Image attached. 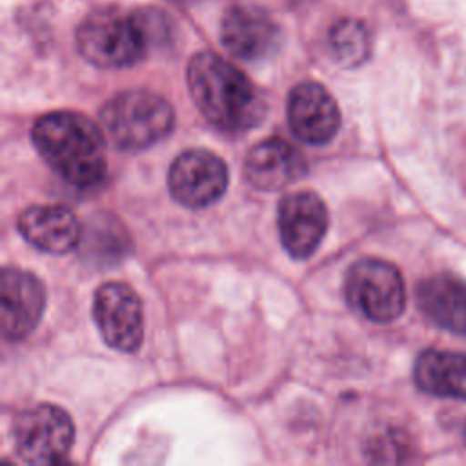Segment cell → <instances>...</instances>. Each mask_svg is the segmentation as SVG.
I'll return each instance as SVG.
<instances>
[{"label":"cell","mask_w":466,"mask_h":466,"mask_svg":"<svg viewBox=\"0 0 466 466\" xmlns=\"http://www.w3.org/2000/svg\"><path fill=\"white\" fill-rule=\"evenodd\" d=\"M413 377L417 386L431 395L466 399V355L428 350L419 355Z\"/></svg>","instance_id":"cell-16"},{"label":"cell","mask_w":466,"mask_h":466,"mask_svg":"<svg viewBox=\"0 0 466 466\" xmlns=\"http://www.w3.org/2000/svg\"><path fill=\"white\" fill-rule=\"evenodd\" d=\"M13 435L22 461L29 464H55L69 453L75 426L62 408L36 404L16 415Z\"/></svg>","instance_id":"cell-6"},{"label":"cell","mask_w":466,"mask_h":466,"mask_svg":"<svg viewBox=\"0 0 466 466\" xmlns=\"http://www.w3.org/2000/svg\"><path fill=\"white\" fill-rule=\"evenodd\" d=\"M228 178V167L220 157L208 149H187L173 160L167 186L178 204L198 209L224 195Z\"/></svg>","instance_id":"cell-8"},{"label":"cell","mask_w":466,"mask_h":466,"mask_svg":"<svg viewBox=\"0 0 466 466\" xmlns=\"http://www.w3.org/2000/svg\"><path fill=\"white\" fill-rule=\"evenodd\" d=\"M93 319L107 346L118 351H137L144 335L142 302L124 282L102 284L93 299Z\"/></svg>","instance_id":"cell-7"},{"label":"cell","mask_w":466,"mask_h":466,"mask_svg":"<svg viewBox=\"0 0 466 466\" xmlns=\"http://www.w3.org/2000/svg\"><path fill=\"white\" fill-rule=\"evenodd\" d=\"M328 229V209L313 191L289 193L279 206V233L293 258H308L320 246Z\"/></svg>","instance_id":"cell-10"},{"label":"cell","mask_w":466,"mask_h":466,"mask_svg":"<svg viewBox=\"0 0 466 466\" xmlns=\"http://www.w3.org/2000/svg\"><path fill=\"white\" fill-rule=\"evenodd\" d=\"M304 155L280 137L255 144L244 160L246 180L260 191H279L306 173Z\"/></svg>","instance_id":"cell-13"},{"label":"cell","mask_w":466,"mask_h":466,"mask_svg":"<svg viewBox=\"0 0 466 466\" xmlns=\"http://www.w3.org/2000/svg\"><path fill=\"white\" fill-rule=\"evenodd\" d=\"M328 42L335 60L344 67L360 66L371 53L370 31L364 22L357 18H342L335 22L329 29Z\"/></svg>","instance_id":"cell-17"},{"label":"cell","mask_w":466,"mask_h":466,"mask_svg":"<svg viewBox=\"0 0 466 466\" xmlns=\"http://www.w3.org/2000/svg\"><path fill=\"white\" fill-rule=\"evenodd\" d=\"M31 138L42 158L71 186L91 187L106 177V144L87 116L75 111L42 115L33 124Z\"/></svg>","instance_id":"cell-2"},{"label":"cell","mask_w":466,"mask_h":466,"mask_svg":"<svg viewBox=\"0 0 466 466\" xmlns=\"http://www.w3.org/2000/svg\"><path fill=\"white\" fill-rule=\"evenodd\" d=\"M173 2H189V0H173Z\"/></svg>","instance_id":"cell-18"},{"label":"cell","mask_w":466,"mask_h":466,"mask_svg":"<svg viewBox=\"0 0 466 466\" xmlns=\"http://www.w3.org/2000/svg\"><path fill=\"white\" fill-rule=\"evenodd\" d=\"M0 289L2 335L7 340H20L38 326L44 315L46 288L36 275L7 266L2 271Z\"/></svg>","instance_id":"cell-12"},{"label":"cell","mask_w":466,"mask_h":466,"mask_svg":"<svg viewBox=\"0 0 466 466\" xmlns=\"http://www.w3.org/2000/svg\"><path fill=\"white\" fill-rule=\"evenodd\" d=\"M175 124L171 104L146 89H129L109 98L100 109L107 140L122 151L146 149L167 137Z\"/></svg>","instance_id":"cell-4"},{"label":"cell","mask_w":466,"mask_h":466,"mask_svg":"<svg viewBox=\"0 0 466 466\" xmlns=\"http://www.w3.org/2000/svg\"><path fill=\"white\" fill-rule=\"evenodd\" d=\"M187 87L202 116L224 133H244L266 113L257 86L231 62L200 51L187 64Z\"/></svg>","instance_id":"cell-1"},{"label":"cell","mask_w":466,"mask_h":466,"mask_svg":"<svg viewBox=\"0 0 466 466\" xmlns=\"http://www.w3.org/2000/svg\"><path fill=\"white\" fill-rule=\"evenodd\" d=\"M288 124L304 144L329 142L340 127V111L329 91L317 82H300L288 95Z\"/></svg>","instance_id":"cell-11"},{"label":"cell","mask_w":466,"mask_h":466,"mask_svg":"<svg viewBox=\"0 0 466 466\" xmlns=\"http://www.w3.org/2000/svg\"><path fill=\"white\" fill-rule=\"evenodd\" d=\"M76 49L93 66L120 69L140 62L153 42H158V24L153 7L122 11L98 7L76 27Z\"/></svg>","instance_id":"cell-3"},{"label":"cell","mask_w":466,"mask_h":466,"mask_svg":"<svg viewBox=\"0 0 466 466\" xmlns=\"http://www.w3.org/2000/svg\"><path fill=\"white\" fill-rule=\"evenodd\" d=\"M420 311L441 329L466 337V280L435 275L417 288Z\"/></svg>","instance_id":"cell-15"},{"label":"cell","mask_w":466,"mask_h":466,"mask_svg":"<svg viewBox=\"0 0 466 466\" xmlns=\"http://www.w3.org/2000/svg\"><path fill=\"white\" fill-rule=\"evenodd\" d=\"M279 22L260 5L233 4L220 22L222 46L246 62L264 60L275 55L282 44Z\"/></svg>","instance_id":"cell-9"},{"label":"cell","mask_w":466,"mask_h":466,"mask_svg":"<svg viewBox=\"0 0 466 466\" xmlns=\"http://www.w3.org/2000/svg\"><path fill=\"white\" fill-rule=\"evenodd\" d=\"M20 235L36 249L64 255L80 242V222L71 209L60 204H42L24 209L18 217Z\"/></svg>","instance_id":"cell-14"},{"label":"cell","mask_w":466,"mask_h":466,"mask_svg":"<svg viewBox=\"0 0 466 466\" xmlns=\"http://www.w3.org/2000/svg\"><path fill=\"white\" fill-rule=\"evenodd\" d=\"M348 304L371 322H391L406 306V288L400 271L380 258H362L346 275Z\"/></svg>","instance_id":"cell-5"}]
</instances>
